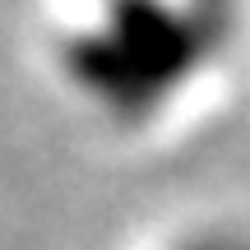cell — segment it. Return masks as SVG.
<instances>
[{
	"mask_svg": "<svg viewBox=\"0 0 250 250\" xmlns=\"http://www.w3.org/2000/svg\"><path fill=\"white\" fill-rule=\"evenodd\" d=\"M195 250H241V246H195Z\"/></svg>",
	"mask_w": 250,
	"mask_h": 250,
	"instance_id": "1",
	"label": "cell"
}]
</instances>
